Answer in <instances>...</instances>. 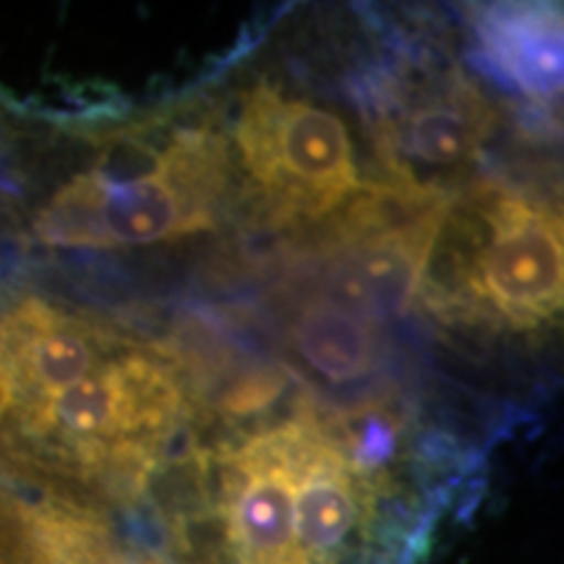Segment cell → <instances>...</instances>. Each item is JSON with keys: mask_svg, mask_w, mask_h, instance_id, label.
<instances>
[{"mask_svg": "<svg viewBox=\"0 0 564 564\" xmlns=\"http://www.w3.org/2000/svg\"><path fill=\"white\" fill-rule=\"evenodd\" d=\"M394 97L398 102L384 110L377 137L384 147L392 186L426 188L423 171L470 162L489 139L491 108L460 76Z\"/></svg>", "mask_w": 564, "mask_h": 564, "instance_id": "cell-6", "label": "cell"}, {"mask_svg": "<svg viewBox=\"0 0 564 564\" xmlns=\"http://www.w3.org/2000/svg\"><path fill=\"white\" fill-rule=\"evenodd\" d=\"M0 564H178L126 539L108 514L0 484Z\"/></svg>", "mask_w": 564, "mask_h": 564, "instance_id": "cell-7", "label": "cell"}, {"mask_svg": "<svg viewBox=\"0 0 564 564\" xmlns=\"http://www.w3.org/2000/svg\"><path fill=\"white\" fill-rule=\"evenodd\" d=\"M288 343L308 369L333 384L366 379L384 356V329L377 316L324 293L295 303Z\"/></svg>", "mask_w": 564, "mask_h": 564, "instance_id": "cell-8", "label": "cell"}, {"mask_svg": "<svg viewBox=\"0 0 564 564\" xmlns=\"http://www.w3.org/2000/svg\"><path fill=\"white\" fill-rule=\"evenodd\" d=\"M390 421L319 400L199 457L228 564H411L421 507Z\"/></svg>", "mask_w": 564, "mask_h": 564, "instance_id": "cell-2", "label": "cell"}, {"mask_svg": "<svg viewBox=\"0 0 564 564\" xmlns=\"http://www.w3.org/2000/svg\"><path fill=\"white\" fill-rule=\"evenodd\" d=\"M436 319L491 335L552 327L564 303V238L552 204L484 181L449 199L423 267Z\"/></svg>", "mask_w": 564, "mask_h": 564, "instance_id": "cell-3", "label": "cell"}, {"mask_svg": "<svg viewBox=\"0 0 564 564\" xmlns=\"http://www.w3.org/2000/svg\"><path fill=\"white\" fill-rule=\"evenodd\" d=\"M232 141L243 192L274 230L312 228L345 215L366 192L343 118L274 84L243 95Z\"/></svg>", "mask_w": 564, "mask_h": 564, "instance_id": "cell-5", "label": "cell"}, {"mask_svg": "<svg viewBox=\"0 0 564 564\" xmlns=\"http://www.w3.org/2000/svg\"><path fill=\"white\" fill-rule=\"evenodd\" d=\"M232 160L212 129L131 137L70 175L34 217V236L61 249H137L215 225Z\"/></svg>", "mask_w": 564, "mask_h": 564, "instance_id": "cell-4", "label": "cell"}, {"mask_svg": "<svg viewBox=\"0 0 564 564\" xmlns=\"http://www.w3.org/2000/svg\"><path fill=\"white\" fill-rule=\"evenodd\" d=\"M486 37L489 51L520 84L528 89L554 87V74L560 70V32L554 30L552 13L510 11L489 21Z\"/></svg>", "mask_w": 564, "mask_h": 564, "instance_id": "cell-9", "label": "cell"}, {"mask_svg": "<svg viewBox=\"0 0 564 564\" xmlns=\"http://www.w3.org/2000/svg\"><path fill=\"white\" fill-rule=\"evenodd\" d=\"M194 394L162 345L87 308H0V484L108 514L158 484Z\"/></svg>", "mask_w": 564, "mask_h": 564, "instance_id": "cell-1", "label": "cell"}]
</instances>
